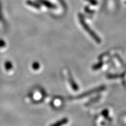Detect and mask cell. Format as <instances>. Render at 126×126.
Listing matches in <instances>:
<instances>
[{
	"instance_id": "cell-1",
	"label": "cell",
	"mask_w": 126,
	"mask_h": 126,
	"mask_svg": "<svg viewBox=\"0 0 126 126\" xmlns=\"http://www.w3.org/2000/svg\"><path fill=\"white\" fill-rule=\"evenodd\" d=\"M79 20L80 23H81V24L82 26L83 29L85 30L86 32L88 34H89V35L91 36V37H92L97 43H100V42H101L100 39L99 38V36L94 33V32L91 29V28L88 26V25L86 23V22L85 21L82 15L81 14L79 15Z\"/></svg>"
},
{
	"instance_id": "cell-10",
	"label": "cell",
	"mask_w": 126,
	"mask_h": 126,
	"mask_svg": "<svg viewBox=\"0 0 126 126\" xmlns=\"http://www.w3.org/2000/svg\"><path fill=\"white\" fill-rule=\"evenodd\" d=\"M102 65H103V63H100V64H96L95 65H94V67H93V69L94 70H96L97 69H99L100 68L102 67Z\"/></svg>"
},
{
	"instance_id": "cell-5",
	"label": "cell",
	"mask_w": 126,
	"mask_h": 126,
	"mask_svg": "<svg viewBox=\"0 0 126 126\" xmlns=\"http://www.w3.org/2000/svg\"><path fill=\"white\" fill-rule=\"evenodd\" d=\"M4 67L5 68V70L8 72H11L14 69L13 65H12V63L10 61H7L5 63Z\"/></svg>"
},
{
	"instance_id": "cell-4",
	"label": "cell",
	"mask_w": 126,
	"mask_h": 126,
	"mask_svg": "<svg viewBox=\"0 0 126 126\" xmlns=\"http://www.w3.org/2000/svg\"><path fill=\"white\" fill-rule=\"evenodd\" d=\"M68 122V119L67 118H63L60 120L58 121L57 122L54 123V124L50 125V126H63L67 124Z\"/></svg>"
},
{
	"instance_id": "cell-3",
	"label": "cell",
	"mask_w": 126,
	"mask_h": 126,
	"mask_svg": "<svg viewBox=\"0 0 126 126\" xmlns=\"http://www.w3.org/2000/svg\"><path fill=\"white\" fill-rule=\"evenodd\" d=\"M38 1L39 2L41 3L42 4H43V5L45 6V7L48 8L56 9L57 8V7L54 4H52L51 2H50V1H47V0H38Z\"/></svg>"
},
{
	"instance_id": "cell-2",
	"label": "cell",
	"mask_w": 126,
	"mask_h": 126,
	"mask_svg": "<svg viewBox=\"0 0 126 126\" xmlns=\"http://www.w3.org/2000/svg\"><path fill=\"white\" fill-rule=\"evenodd\" d=\"M105 86H100V87H99V88H96V89H93V90H91L90 91H88V92H86V93H83V94H82L81 96H79L78 97H82L83 96H88V95H89V94H94V93H96V92H100V91H102L105 89Z\"/></svg>"
},
{
	"instance_id": "cell-11",
	"label": "cell",
	"mask_w": 126,
	"mask_h": 126,
	"mask_svg": "<svg viewBox=\"0 0 126 126\" xmlns=\"http://www.w3.org/2000/svg\"><path fill=\"white\" fill-rule=\"evenodd\" d=\"M86 1L89 2L91 4H92V5H96L97 4V2L96 0H86Z\"/></svg>"
},
{
	"instance_id": "cell-7",
	"label": "cell",
	"mask_w": 126,
	"mask_h": 126,
	"mask_svg": "<svg viewBox=\"0 0 126 126\" xmlns=\"http://www.w3.org/2000/svg\"><path fill=\"white\" fill-rule=\"evenodd\" d=\"M32 68L34 70H38L39 68H40V64H39V63L38 62H34L32 64Z\"/></svg>"
},
{
	"instance_id": "cell-8",
	"label": "cell",
	"mask_w": 126,
	"mask_h": 126,
	"mask_svg": "<svg viewBox=\"0 0 126 126\" xmlns=\"http://www.w3.org/2000/svg\"><path fill=\"white\" fill-rule=\"evenodd\" d=\"M28 4L29 5L32 6V7H33L34 8H37V9H39L40 8V6L39 5V4H37V3H35L34 2H32V1H29V2H28Z\"/></svg>"
},
{
	"instance_id": "cell-9",
	"label": "cell",
	"mask_w": 126,
	"mask_h": 126,
	"mask_svg": "<svg viewBox=\"0 0 126 126\" xmlns=\"http://www.w3.org/2000/svg\"><path fill=\"white\" fill-rule=\"evenodd\" d=\"M6 47V43L3 40V39H0V48H4Z\"/></svg>"
},
{
	"instance_id": "cell-6",
	"label": "cell",
	"mask_w": 126,
	"mask_h": 126,
	"mask_svg": "<svg viewBox=\"0 0 126 126\" xmlns=\"http://www.w3.org/2000/svg\"><path fill=\"white\" fill-rule=\"evenodd\" d=\"M69 81H70L71 85V87L72 89H73L74 91H77L78 90V86L77 85V83H75V82L74 81V80L73 79L72 77H71V75H69Z\"/></svg>"
}]
</instances>
